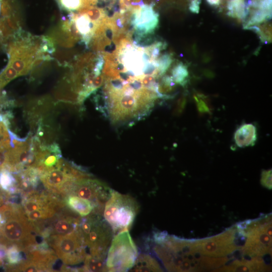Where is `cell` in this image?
<instances>
[{"label": "cell", "mask_w": 272, "mask_h": 272, "mask_svg": "<svg viewBox=\"0 0 272 272\" xmlns=\"http://www.w3.org/2000/svg\"><path fill=\"white\" fill-rule=\"evenodd\" d=\"M112 190L103 182L89 177L79 180L70 195H76L89 200L94 207L93 212L102 214L105 204Z\"/></svg>", "instance_id": "cell-8"}, {"label": "cell", "mask_w": 272, "mask_h": 272, "mask_svg": "<svg viewBox=\"0 0 272 272\" xmlns=\"http://www.w3.org/2000/svg\"><path fill=\"white\" fill-rule=\"evenodd\" d=\"M199 2L198 0H193L189 5V10L193 13H198L199 10Z\"/></svg>", "instance_id": "cell-25"}, {"label": "cell", "mask_w": 272, "mask_h": 272, "mask_svg": "<svg viewBox=\"0 0 272 272\" xmlns=\"http://www.w3.org/2000/svg\"><path fill=\"white\" fill-rule=\"evenodd\" d=\"M159 23V15L152 5H144L136 10V18L133 24L134 33L140 37L152 34Z\"/></svg>", "instance_id": "cell-9"}, {"label": "cell", "mask_w": 272, "mask_h": 272, "mask_svg": "<svg viewBox=\"0 0 272 272\" xmlns=\"http://www.w3.org/2000/svg\"><path fill=\"white\" fill-rule=\"evenodd\" d=\"M139 209V205L132 197L113 190L105 204L103 218L115 235L130 229Z\"/></svg>", "instance_id": "cell-3"}, {"label": "cell", "mask_w": 272, "mask_h": 272, "mask_svg": "<svg viewBox=\"0 0 272 272\" xmlns=\"http://www.w3.org/2000/svg\"><path fill=\"white\" fill-rule=\"evenodd\" d=\"M158 63V71L160 76L163 75L168 69L172 62V58L168 53L162 55L157 60Z\"/></svg>", "instance_id": "cell-21"}, {"label": "cell", "mask_w": 272, "mask_h": 272, "mask_svg": "<svg viewBox=\"0 0 272 272\" xmlns=\"http://www.w3.org/2000/svg\"><path fill=\"white\" fill-rule=\"evenodd\" d=\"M41 37L26 34L22 30L8 44V64L19 76L27 74L32 70L33 62L38 53Z\"/></svg>", "instance_id": "cell-5"}, {"label": "cell", "mask_w": 272, "mask_h": 272, "mask_svg": "<svg viewBox=\"0 0 272 272\" xmlns=\"http://www.w3.org/2000/svg\"><path fill=\"white\" fill-rule=\"evenodd\" d=\"M261 184L268 189L271 188V170H263L261 176Z\"/></svg>", "instance_id": "cell-22"}, {"label": "cell", "mask_w": 272, "mask_h": 272, "mask_svg": "<svg viewBox=\"0 0 272 272\" xmlns=\"http://www.w3.org/2000/svg\"><path fill=\"white\" fill-rule=\"evenodd\" d=\"M194 98L199 113L206 114L211 112V107L205 96L197 94L194 96Z\"/></svg>", "instance_id": "cell-20"}, {"label": "cell", "mask_w": 272, "mask_h": 272, "mask_svg": "<svg viewBox=\"0 0 272 272\" xmlns=\"http://www.w3.org/2000/svg\"><path fill=\"white\" fill-rule=\"evenodd\" d=\"M46 240L64 264L76 265L84 261L86 246L80 226L66 234L50 235Z\"/></svg>", "instance_id": "cell-7"}, {"label": "cell", "mask_w": 272, "mask_h": 272, "mask_svg": "<svg viewBox=\"0 0 272 272\" xmlns=\"http://www.w3.org/2000/svg\"><path fill=\"white\" fill-rule=\"evenodd\" d=\"M0 187L11 194L18 193L16 179L13 173L7 170L0 172Z\"/></svg>", "instance_id": "cell-14"}, {"label": "cell", "mask_w": 272, "mask_h": 272, "mask_svg": "<svg viewBox=\"0 0 272 272\" xmlns=\"http://www.w3.org/2000/svg\"><path fill=\"white\" fill-rule=\"evenodd\" d=\"M66 206L81 217H86L94 211V207L88 200L74 195L64 199Z\"/></svg>", "instance_id": "cell-11"}, {"label": "cell", "mask_w": 272, "mask_h": 272, "mask_svg": "<svg viewBox=\"0 0 272 272\" xmlns=\"http://www.w3.org/2000/svg\"><path fill=\"white\" fill-rule=\"evenodd\" d=\"M106 256L87 254L84 266L81 269L84 271H107Z\"/></svg>", "instance_id": "cell-13"}, {"label": "cell", "mask_w": 272, "mask_h": 272, "mask_svg": "<svg viewBox=\"0 0 272 272\" xmlns=\"http://www.w3.org/2000/svg\"><path fill=\"white\" fill-rule=\"evenodd\" d=\"M59 5L63 9L70 11H79L89 6L86 0H57Z\"/></svg>", "instance_id": "cell-18"}, {"label": "cell", "mask_w": 272, "mask_h": 272, "mask_svg": "<svg viewBox=\"0 0 272 272\" xmlns=\"http://www.w3.org/2000/svg\"><path fill=\"white\" fill-rule=\"evenodd\" d=\"M188 76L186 66L179 63L173 69L171 78L173 82L184 86L188 81Z\"/></svg>", "instance_id": "cell-16"}, {"label": "cell", "mask_w": 272, "mask_h": 272, "mask_svg": "<svg viewBox=\"0 0 272 272\" xmlns=\"http://www.w3.org/2000/svg\"><path fill=\"white\" fill-rule=\"evenodd\" d=\"M78 12L85 13L97 27L106 17V11L97 6H89L85 7Z\"/></svg>", "instance_id": "cell-15"}, {"label": "cell", "mask_w": 272, "mask_h": 272, "mask_svg": "<svg viewBox=\"0 0 272 272\" xmlns=\"http://www.w3.org/2000/svg\"><path fill=\"white\" fill-rule=\"evenodd\" d=\"M19 76L17 72L12 66L8 64L0 73V89Z\"/></svg>", "instance_id": "cell-19"}, {"label": "cell", "mask_w": 272, "mask_h": 272, "mask_svg": "<svg viewBox=\"0 0 272 272\" xmlns=\"http://www.w3.org/2000/svg\"><path fill=\"white\" fill-rule=\"evenodd\" d=\"M211 5H218L220 3V0H207Z\"/></svg>", "instance_id": "cell-26"}, {"label": "cell", "mask_w": 272, "mask_h": 272, "mask_svg": "<svg viewBox=\"0 0 272 272\" xmlns=\"http://www.w3.org/2000/svg\"><path fill=\"white\" fill-rule=\"evenodd\" d=\"M7 150L0 145V172L7 170Z\"/></svg>", "instance_id": "cell-24"}, {"label": "cell", "mask_w": 272, "mask_h": 272, "mask_svg": "<svg viewBox=\"0 0 272 272\" xmlns=\"http://www.w3.org/2000/svg\"><path fill=\"white\" fill-rule=\"evenodd\" d=\"M90 175L74 164L60 158L53 167L40 175V180L47 191L63 199L70 195L80 180Z\"/></svg>", "instance_id": "cell-2"}, {"label": "cell", "mask_w": 272, "mask_h": 272, "mask_svg": "<svg viewBox=\"0 0 272 272\" xmlns=\"http://www.w3.org/2000/svg\"><path fill=\"white\" fill-rule=\"evenodd\" d=\"M20 249L18 246L13 245L7 248L6 252V260L10 265H16L25 258V253Z\"/></svg>", "instance_id": "cell-17"}, {"label": "cell", "mask_w": 272, "mask_h": 272, "mask_svg": "<svg viewBox=\"0 0 272 272\" xmlns=\"http://www.w3.org/2000/svg\"><path fill=\"white\" fill-rule=\"evenodd\" d=\"M257 139L256 126L252 123H244L235 130L234 140L239 148L253 146Z\"/></svg>", "instance_id": "cell-10"}, {"label": "cell", "mask_w": 272, "mask_h": 272, "mask_svg": "<svg viewBox=\"0 0 272 272\" xmlns=\"http://www.w3.org/2000/svg\"><path fill=\"white\" fill-rule=\"evenodd\" d=\"M37 236L40 235L26 217L22 206L14 203L11 214L0 225V245L7 248L15 245L25 252L40 243Z\"/></svg>", "instance_id": "cell-1"}, {"label": "cell", "mask_w": 272, "mask_h": 272, "mask_svg": "<svg viewBox=\"0 0 272 272\" xmlns=\"http://www.w3.org/2000/svg\"><path fill=\"white\" fill-rule=\"evenodd\" d=\"M9 126L3 121V114L0 113V139H7L10 138Z\"/></svg>", "instance_id": "cell-23"}, {"label": "cell", "mask_w": 272, "mask_h": 272, "mask_svg": "<svg viewBox=\"0 0 272 272\" xmlns=\"http://www.w3.org/2000/svg\"><path fill=\"white\" fill-rule=\"evenodd\" d=\"M130 271H161L159 264L157 260L148 254H138Z\"/></svg>", "instance_id": "cell-12"}, {"label": "cell", "mask_w": 272, "mask_h": 272, "mask_svg": "<svg viewBox=\"0 0 272 272\" xmlns=\"http://www.w3.org/2000/svg\"><path fill=\"white\" fill-rule=\"evenodd\" d=\"M3 262L0 261V266H3Z\"/></svg>", "instance_id": "cell-27"}, {"label": "cell", "mask_w": 272, "mask_h": 272, "mask_svg": "<svg viewBox=\"0 0 272 272\" xmlns=\"http://www.w3.org/2000/svg\"><path fill=\"white\" fill-rule=\"evenodd\" d=\"M138 255L137 247L128 230L115 234L107 253V271L123 272L130 270Z\"/></svg>", "instance_id": "cell-6"}, {"label": "cell", "mask_w": 272, "mask_h": 272, "mask_svg": "<svg viewBox=\"0 0 272 272\" xmlns=\"http://www.w3.org/2000/svg\"><path fill=\"white\" fill-rule=\"evenodd\" d=\"M80 228L90 254L106 256L114 234L102 214L92 212L82 218Z\"/></svg>", "instance_id": "cell-4"}]
</instances>
